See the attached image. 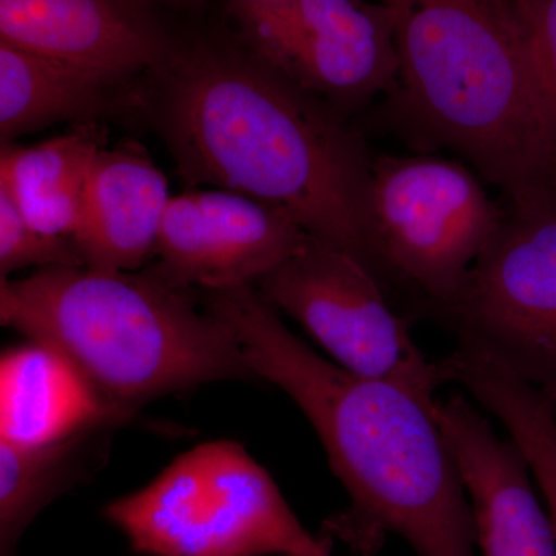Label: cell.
<instances>
[{"label": "cell", "mask_w": 556, "mask_h": 556, "mask_svg": "<svg viewBox=\"0 0 556 556\" xmlns=\"http://www.w3.org/2000/svg\"><path fill=\"white\" fill-rule=\"evenodd\" d=\"M405 101L517 207L556 199V169L510 0H383Z\"/></svg>", "instance_id": "4"}, {"label": "cell", "mask_w": 556, "mask_h": 556, "mask_svg": "<svg viewBox=\"0 0 556 556\" xmlns=\"http://www.w3.org/2000/svg\"><path fill=\"white\" fill-rule=\"evenodd\" d=\"M56 266H84L75 244L33 228L13 200L0 190V277Z\"/></svg>", "instance_id": "19"}, {"label": "cell", "mask_w": 556, "mask_h": 556, "mask_svg": "<svg viewBox=\"0 0 556 556\" xmlns=\"http://www.w3.org/2000/svg\"><path fill=\"white\" fill-rule=\"evenodd\" d=\"M0 40L115 83L175 54L141 0H0Z\"/></svg>", "instance_id": "12"}, {"label": "cell", "mask_w": 556, "mask_h": 556, "mask_svg": "<svg viewBox=\"0 0 556 556\" xmlns=\"http://www.w3.org/2000/svg\"><path fill=\"white\" fill-rule=\"evenodd\" d=\"M113 84L97 73L0 40L2 144L60 121H94L105 109Z\"/></svg>", "instance_id": "16"}, {"label": "cell", "mask_w": 556, "mask_h": 556, "mask_svg": "<svg viewBox=\"0 0 556 556\" xmlns=\"http://www.w3.org/2000/svg\"><path fill=\"white\" fill-rule=\"evenodd\" d=\"M0 320L67 358L116 426L190 388L260 382L225 321L146 269L56 266L2 278Z\"/></svg>", "instance_id": "3"}, {"label": "cell", "mask_w": 556, "mask_h": 556, "mask_svg": "<svg viewBox=\"0 0 556 556\" xmlns=\"http://www.w3.org/2000/svg\"><path fill=\"white\" fill-rule=\"evenodd\" d=\"M110 427L43 445L0 441V556H14L40 511L79 481L91 441Z\"/></svg>", "instance_id": "17"}, {"label": "cell", "mask_w": 556, "mask_h": 556, "mask_svg": "<svg viewBox=\"0 0 556 556\" xmlns=\"http://www.w3.org/2000/svg\"><path fill=\"white\" fill-rule=\"evenodd\" d=\"M255 288L339 367L437 399L445 382L441 365L428 361L404 318L388 305L378 274L350 252L309 236Z\"/></svg>", "instance_id": "7"}, {"label": "cell", "mask_w": 556, "mask_h": 556, "mask_svg": "<svg viewBox=\"0 0 556 556\" xmlns=\"http://www.w3.org/2000/svg\"><path fill=\"white\" fill-rule=\"evenodd\" d=\"M170 200L163 170L137 142L102 149L73 237L84 266L108 273L141 269L153 257Z\"/></svg>", "instance_id": "13"}, {"label": "cell", "mask_w": 556, "mask_h": 556, "mask_svg": "<svg viewBox=\"0 0 556 556\" xmlns=\"http://www.w3.org/2000/svg\"><path fill=\"white\" fill-rule=\"evenodd\" d=\"M544 396H546V394H544ZM546 397L548 399V401H551L552 407H554V412L556 415V391L554 394H551V396H546Z\"/></svg>", "instance_id": "20"}, {"label": "cell", "mask_w": 556, "mask_h": 556, "mask_svg": "<svg viewBox=\"0 0 556 556\" xmlns=\"http://www.w3.org/2000/svg\"><path fill=\"white\" fill-rule=\"evenodd\" d=\"M203 303L239 340L260 382L308 419L350 495L351 518L404 538L417 556H479L438 399L318 356L255 287L204 292Z\"/></svg>", "instance_id": "2"}, {"label": "cell", "mask_w": 556, "mask_h": 556, "mask_svg": "<svg viewBox=\"0 0 556 556\" xmlns=\"http://www.w3.org/2000/svg\"><path fill=\"white\" fill-rule=\"evenodd\" d=\"M554 527H555V532H556V521L554 522Z\"/></svg>", "instance_id": "21"}, {"label": "cell", "mask_w": 556, "mask_h": 556, "mask_svg": "<svg viewBox=\"0 0 556 556\" xmlns=\"http://www.w3.org/2000/svg\"><path fill=\"white\" fill-rule=\"evenodd\" d=\"M287 212L225 189L172 195L148 273L172 288L255 287L308 240Z\"/></svg>", "instance_id": "10"}, {"label": "cell", "mask_w": 556, "mask_h": 556, "mask_svg": "<svg viewBox=\"0 0 556 556\" xmlns=\"http://www.w3.org/2000/svg\"><path fill=\"white\" fill-rule=\"evenodd\" d=\"M556 169V0H510Z\"/></svg>", "instance_id": "18"}, {"label": "cell", "mask_w": 556, "mask_h": 556, "mask_svg": "<svg viewBox=\"0 0 556 556\" xmlns=\"http://www.w3.org/2000/svg\"><path fill=\"white\" fill-rule=\"evenodd\" d=\"M457 345L556 391V199L517 207L445 313Z\"/></svg>", "instance_id": "8"}, {"label": "cell", "mask_w": 556, "mask_h": 556, "mask_svg": "<svg viewBox=\"0 0 556 556\" xmlns=\"http://www.w3.org/2000/svg\"><path fill=\"white\" fill-rule=\"evenodd\" d=\"M463 478L479 556H556V532L525 456L460 394L438 404Z\"/></svg>", "instance_id": "11"}, {"label": "cell", "mask_w": 556, "mask_h": 556, "mask_svg": "<svg viewBox=\"0 0 556 556\" xmlns=\"http://www.w3.org/2000/svg\"><path fill=\"white\" fill-rule=\"evenodd\" d=\"M163 70L161 129L186 182L280 208L378 274L367 215L372 164L324 102L254 51L204 47L174 54Z\"/></svg>", "instance_id": "1"}, {"label": "cell", "mask_w": 556, "mask_h": 556, "mask_svg": "<svg viewBox=\"0 0 556 556\" xmlns=\"http://www.w3.org/2000/svg\"><path fill=\"white\" fill-rule=\"evenodd\" d=\"M141 2H144V3H146V2H148V0H141Z\"/></svg>", "instance_id": "22"}, {"label": "cell", "mask_w": 556, "mask_h": 556, "mask_svg": "<svg viewBox=\"0 0 556 556\" xmlns=\"http://www.w3.org/2000/svg\"><path fill=\"white\" fill-rule=\"evenodd\" d=\"M104 517L148 556H329L276 481L243 445L214 441L182 453Z\"/></svg>", "instance_id": "5"}, {"label": "cell", "mask_w": 556, "mask_h": 556, "mask_svg": "<svg viewBox=\"0 0 556 556\" xmlns=\"http://www.w3.org/2000/svg\"><path fill=\"white\" fill-rule=\"evenodd\" d=\"M105 148L97 121L33 146L2 144L0 190L46 236L72 241L91 167Z\"/></svg>", "instance_id": "15"}, {"label": "cell", "mask_w": 556, "mask_h": 556, "mask_svg": "<svg viewBox=\"0 0 556 556\" xmlns=\"http://www.w3.org/2000/svg\"><path fill=\"white\" fill-rule=\"evenodd\" d=\"M251 51L316 98L357 102L397 78L387 7L362 0H236Z\"/></svg>", "instance_id": "9"}, {"label": "cell", "mask_w": 556, "mask_h": 556, "mask_svg": "<svg viewBox=\"0 0 556 556\" xmlns=\"http://www.w3.org/2000/svg\"><path fill=\"white\" fill-rule=\"evenodd\" d=\"M116 426L97 394L56 351L30 342L0 358V441L43 445Z\"/></svg>", "instance_id": "14"}, {"label": "cell", "mask_w": 556, "mask_h": 556, "mask_svg": "<svg viewBox=\"0 0 556 556\" xmlns=\"http://www.w3.org/2000/svg\"><path fill=\"white\" fill-rule=\"evenodd\" d=\"M367 215L376 270L404 278L444 313L504 222L470 170L430 156L372 164Z\"/></svg>", "instance_id": "6"}]
</instances>
